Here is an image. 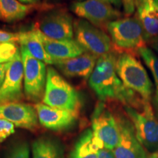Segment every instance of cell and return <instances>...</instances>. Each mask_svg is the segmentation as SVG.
Listing matches in <instances>:
<instances>
[{
    "label": "cell",
    "instance_id": "cell-1",
    "mask_svg": "<svg viewBox=\"0 0 158 158\" xmlns=\"http://www.w3.org/2000/svg\"><path fill=\"white\" fill-rule=\"evenodd\" d=\"M116 59L117 56L112 51L99 57L89 78L90 87L102 102L117 100L125 106L141 107L148 100L124 86L116 73Z\"/></svg>",
    "mask_w": 158,
    "mask_h": 158
},
{
    "label": "cell",
    "instance_id": "cell-2",
    "mask_svg": "<svg viewBox=\"0 0 158 158\" xmlns=\"http://www.w3.org/2000/svg\"><path fill=\"white\" fill-rule=\"evenodd\" d=\"M116 73L125 87L143 100L151 101L153 84L143 64L130 53L119 54L116 59Z\"/></svg>",
    "mask_w": 158,
    "mask_h": 158
},
{
    "label": "cell",
    "instance_id": "cell-3",
    "mask_svg": "<svg viewBox=\"0 0 158 158\" xmlns=\"http://www.w3.org/2000/svg\"><path fill=\"white\" fill-rule=\"evenodd\" d=\"M43 102L50 107L78 113L80 98L76 90L53 68L47 69Z\"/></svg>",
    "mask_w": 158,
    "mask_h": 158
},
{
    "label": "cell",
    "instance_id": "cell-4",
    "mask_svg": "<svg viewBox=\"0 0 158 158\" xmlns=\"http://www.w3.org/2000/svg\"><path fill=\"white\" fill-rule=\"evenodd\" d=\"M124 110L142 146L149 151L158 149V118L151 101L145 102L138 108L125 106Z\"/></svg>",
    "mask_w": 158,
    "mask_h": 158
},
{
    "label": "cell",
    "instance_id": "cell-5",
    "mask_svg": "<svg viewBox=\"0 0 158 158\" xmlns=\"http://www.w3.org/2000/svg\"><path fill=\"white\" fill-rule=\"evenodd\" d=\"M107 29L112 43L118 48L137 52L147 47L145 31L137 17L116 19L108 23Z\"/></svg>",
    "mask_w": 158,
    "mask_h": 158
},
{
    "label": "cell",
    "instance_id": "cell-6",
    "mask_svg": "<svg viewBox=\"0 0 158 158\" xmlns=\"http://www.w3.org/2000/svg\"><path fill=\"white\" fill-rule=\"evenodd\" d=\"M92 130L94 140L102 149L112 151L119 141L118 116L114 115L102 102L97 105L92 114Z\"/></svg>",
    "mask_w": 158,
    "mask_h": 158
},
{
    "label": "cell",
    "instance_id": "cell-7",
    "mask_svg": "<svg viewBox=\"0 0 158 158\" xmlns=\"http://www.w3.org/2000/svg\"><path fill=\"white\" fill-rule=\"evenodd\" d=\"M23 65L24 93L27 98L37 102L43 98L46 84L47 70L44 62L29 54L24 47H21Z\"/></svg>",
    "mask_w": 158,
    "mask_h": 158
},
{
    "label": "cell",
    "instance_id": "cell-8",
    "mask_svg": "<svg viewBox=\"0 0 158 158\" xmlns=\"http://www.w3.org/2000/svg\"><path fill=\"white\" fill-rule=\"evenodd\" d=\"M76 40L86 52L100 57L110 52L112 41L103 31L86 20L74 23Z\"/></svg>",
    "mask_w": 158,
    "mask_h": 158
},
{
    "label": "cell",
    "instance_id": "cell-9",
    "mask_svg": "<svg viewBox=\"0 0 158 158\" xmlns=\"http://www.w3.org/2000/svg\"><path fill=\"white\" fill-rule=\"evenodd\" d=\"M73 12L95 27H106L108 23L118 19L122 13L103 0H85L71 6Z\"/></svg>",
    "mask_w": 158,
    "mask_h": 158
},
{
    "label": "cell",
    "instance_id": "cell-10",
    "mask_svg": "<svg viewBox=\"0 0 158 158\" xmlns=\"http://www.w3.org/2000/svg\"><path fill=\"white\" fill-rule=\"evenodd\" d=\"M120 127L119 141L112 150L116 158H147V152L136 137L135 129L129 118L118 116Z\"/></svg>",
    "mask_w": 158,
    "mask_h": 158
},
{
    "label": "cell",
    "instance_id": "cell-11",
    "mask_svg": "<svg viewBox=\"0 0 158 158\" xmlns=\"http://www.w3.org/2000/svg\"><path fill=\"white\" fill-rule=\"evenodd\" d=\"M23 80V65L21 51L13 61L0 88V105L19 102L23 97L22 83Z\"/></svg>",
    "mask_w": 158,
    "mask_h": 158
},
{
    "label": "cell",
    "instance_id": "cell-12",
    "mask_svg": "<svg viewBox=\"0 0 158 158\" xmlns=\"http://www.w3.org/2000/svg\"><path fill=\"white\" fill-rule=\"evenodd\" d=\"M73 27L70 15L65 12L56 11L43 17L36 28L48 38L64 40H73Z\"/></svg>",
    "mask_w": 158,
    "mask_h": 158
},
{
    "label": "cell",
    "instance_id": "cell-13",
    "mask_svg": "<svg viewBox=\"0 0 158 158\" xmlns=\"http://www.w3.org/2000/svg\"><path fill=\"white\" fill-rule=\"evenodd\" d=\"M0 118L12 122L15 127L31 131L38 126V116L35 108L19 102L0 105Z\"/></svg>",
    "mask_w": 158,
    "mask_h": 158
},
{
    "label": "cell",
    "instance_id": "cell-14",
    "mask_svg": "<svg viewBox=\"0 0 158 158\" xmlns=\"http://www.w3.org/2000/svg\"><path fill=\"white\" fill-rule=\"evenodd\" d=\"M38 120L43 127L51 130H63L74 125L78 113L50 107L44 103L35 106Z\"/></svg>",
    "mask_w": 158,
    "mask_h": 158
},
{
    "label": "cell",
    "instance_id": "cell-15",
    "mask_svg": "<svg viewBox=\"0 0 158 158\" xmlns=\"http://www.w3.org/2000/svg\"><path fill=\"white\" fill-rule=\"evenodd\" d=\"M99 57L89 52L80 56L55 61L54 65L68 77L89 78L93 71Z\"/></svg>",
    "mask_w": 158,
    "mask_h": 158
},
{
    "label": "cell",
    "instance_id": "cell-16",
    "mask_svg": "<svg viewBox=\"0 0 158 158\" xmlns=\"http://www.w3.org/2000/svg\"><path fill=\"white\" fill-rule=\"evenodd\" d=\"M38 34L46 52L54 60L73 58L86 52L84 49L77 43V41L74 40H58L50 39L45 37L39 30Z\"/></svg>",
    "mask_w": 158,
    "mask_h": 158
},
{
    "label": "cell",
    "instance_id": "cell-17",
    "mask_svg": "<svg viewBox=\"0 0 158 158\" xmlns=\"http://www.w3.org/2000/svg\"><path fill=\"white\" fill-rule=\"evenodd\" d=\"M138 19L145 31L147 42L158 36V13L154 0H134Z\"/></svg>",
    "mask_w": 158,
    "mask_h": 158
},
{
    "label": "cell",
    "instance_id": "cell-18",
    "mask_svg": "<svg viewBox=\"0 0 158 158\" xmlns=\"http://www.w3.org/2000/svg\"><path fill=\"white\" fill-rule=\"evenodd\" d=\"M19 43L35 58L45 64H54L56 60L51 58L46 52L36 28L26 32L19 33Z\"/></svg>",
    "mask_w": 158,
    "mask_h": 158
},
{
    "label": "cell",
    "instance_id": "cell-19",
    "mask_svg": "<svg viewBox=\"0 0 158 158\" xmlns=\"http://www.w3.org/2000/svg\"><path fill=\"white\" fill-rule=\"evenodd\" d=\"M101 149V147L94 140L92 129H87L75 143L70 158H98V152Z\"/></svg>",
    "mask_w": 158,
    "mask_h": 158
},
{
    "label": "cell",
    "instance_id": "cell-20",
    "mask_svg": "<svg viewBox=\"0 0 158 158\" xmlns=\"http://www.w3.org/2000/svg\"><path fill=\"white\" fill-rule=\"evenodd\" d=\"M62 145L53 138L43 136L33 142V158H63Z\"/></svg>",
    "mask_w": 158,
    "mask_h": 158
},
{
    "label": "cell",
    "instance_id": "cell-21",
    "mask_svg": "<svg viewBox=\"0 0 158 158\" xmlns=\"http://www.w3.org/2000/svg\"><path fill=\"white\" fill-rule=\"evenodd\" d=\"M32 10L31 5H25L18 0H0V19L6 22L24 18Z\"/></svg>",
    "mask_w": 158,
    "mask_h": 158
},
{
    "label": "cell",
    "instance_id": "cell-22",
    "mask_svg": "<svg viewBox=\"0 0 158 158\" xmlns=\"http://www.w3.org/2000/svg\"><path fill=\"white\" fill-rule=\"evenodd\" d=\"M137 52L147 64L153 76L155 81V90L151 100L152 102L154 111L158 118V56L148 47L140 48Z\"/></svg>",
    "mask_w": 158,
    "mask_h": 158
},
{
    "label": "cell",
    "instance_id": "cell-23",
    "mask_svg": "<svg viewBox=\"0 0 158 158\" xmlns=\"http://www.w3.org/2000/svg\"><path fill=\"white\" fill-rule=\"evenodd\" d=\"M19 52L15 43H0V64L10 62Z\"/></svg>",
    "mask_w": 158,
    "mask_h": 158
},
{
    "label": "cell",
    "instance_id": "cell-24",
    "mask_svg": "<svg viewBox=\"0 0 158 158\" xmlns=\"http://www.w3.org/2000/svg\"><path fill=\"white\" fill-rule=\"evenodd\" d=\"M5 158H29V147L26 141H19L10 147Z\"/></svg>",
    "mask_w": 158,
    "mask_h": 158
},
{
    "label": "cell",
    "instance_id": "cell-25",
    "mask_svg": "<svg viewBox=\"0 0 158 158\" xmlns=\"http://www.w3.org/2000/svg\"><path fill=\"white\" fill-rule=\"evenodd\" d=\"M15 133V125L5 118H0V143Z\"/></svg>",
    "mask_w": 158,
    "mask_h": 158
},
{
    "label": "cell",
    "instance_id": "cell-26",
    "mask_svg": "<svg viewBox=\"0 0 158 158\" xmlns=\"http://www.w3.org/2000/svg\"><path fill=\"white\" fill-rule=\"evenodd\" d=\"M19 40V33L0 30V43H15Z\"/></svg>",
    "mask_w": 158,
    "mask_h": 158
},
{
    "label": "cell",
    "instance_id": "cell-27",
    "mask_svg": "<svg viewBox=\"0 0 158 158\" xmlns=\"http://www.w3.org/2000/svg\"><path fill=\"white\" fill-rule=\"evenodd\" d=\"M122 2L123 4L124 10L126 15H130L133 14L135 9L134 0H122Z\"/></svg>",
    "mask_w": 158,
    "mask_h": 158
},
{
    "label": "cell",
    "instance_id": "cell-28",
    "mask_svg": "<svg viewBox=\"0 0 158 158\" xmlns=\"http://www.w3.org/2000/svg\"><path fill=\"white\" fill-rule=\"evenodd\" d=\"M9 65L10 62L0 64V88H1L2 85L3 84L4 81H5L6 73H7V70L8 69Z\"/></svg>",
    "mask_w": 158,
    "mask_h": 158
},
{
    "label": "cell",
    "instance_id": "cell-29",
    "mask_svg": "<svg viewBox=\"0 0 158 158\" xmlns=\"http://www.w3.org/2000/svg\"><path fill=\"white\" fill-rule=\"evenodd\" d=\"M98 158H116V157H114L112 151H110V150H108L106 149H101L99 150Z\"/></svg>",
    "mask_w": 158,
    "mask_h": 158
},
{
    "label": "cell",
    "instance_id": "cell-30",
    "mask_svg": "<svg viewBox=\"0 0 158 158\" xmlns=\"http://www.w3.org/2000/svg\"><path fill=\"white\" fill-rule=\"evenodd\" d=\"M147 44L149 45V46L151 47L150 49H152V50L155 51V54H158V36L155 38L151 40L148 41Z\"/></svg>",
    "mask_w": 158,
    "mask_h": 158
},
{
    "label": "cell",
    "instance_id": "cell-31",
    "mask_svg": "<svg viewBox=\"0 0 158 158\" xmlns=\"http://www.w3.org/2000/svg\"><path fill=\"white\" fill-rule=\"evenodd\" d=\"M103 1L109 4L114 5L116 7H120V5H122V0H103Z\"/></svg>",
    "mask_w": 158,
    "mask_h": 158
},
{
    "label": "cell",
    "instance_id": "cell-32",
    "mask_svg": "<svg viewBox=\"0 0 158 158\" xmlns=\"http://www.w3.org/2000/svg\"><path fill=\"white\" fill-rule=\"evenodd\" d=\"M20 2L21 3H25V4H29V5H31V4H35L37 3V2L39 1V0H19Z\"/></svg>",
    "mask_w": 158,
    "mask_h": 158
},
{
    "label": "cell",
    "instance_id": "cell-33",
    "mask_svg": "<svg viewBox=\"0 0 158 158\" xmlns=\"http://www.w3.org/2000/svg\"><path fill=\"white\" fill-rule=\"evenodd\" d=\"M149 158H158V151L155 152V153H153Z\"/></svg>",
    "mask_w": 158,
    "mask_h": 158
},
{
    "label": "cell",
    "instance_id": "cell-34",
    "mask_svg": "<svg viewBox=\"0 0 158 158\" xmlns=\"http://www.w3.org/2000/svg\"><path fill=\"white\" fill-rule=\"evenodd\" d=\"M154 2H155V7H156V9H157V13H158V0H154Z\"/></svg>",
    "mask_w": 158,
    "mask_h": 158
}]
</instances>
